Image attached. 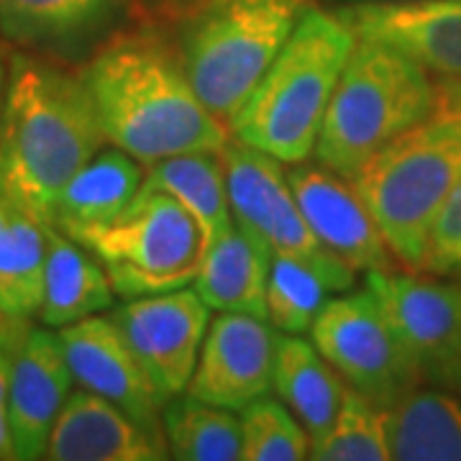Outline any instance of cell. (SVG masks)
Segmentation results:
<instances>
[{
  "label": "cell",
  "instance_id": "obj_34",
  "mask_svg": "<svg viewBox=\"0 0 461 461\" xmlns=\"http://www.w3.org/2000/svg\"><path fill=\"white\" fill-rule=\"evenodd\" d=\"M11 326H14V321H8L5 315H0V336H3L5 330L11 329Z\"/></svg>",
  "mask_w": 461,
  "mask_h": 461
},
{
  "label": "cell",
  "instance_id": "obj_21",
  "mask_svg": "<svg viewBox=\"0 0 461 461\" xmlns=\"http://www.w3.org/2000/svg\"><path fill=\"white\" fill-rule=\"evenodd\" d=\"M272 390L303 423L313 444L333 423L348 384L313 341L280 333Z\"/></svg>",
  "mask_w": 461,
  "mask_h": 461
},
{
  "label": "cell",
  "instance_id": "obj_8",
  "mask_svg": "<svg viewBox=\"0 0 461 461\" xmlns=\"http://www.w3.org/2000/svg\"><path fill=\"white\" fill-rule=\"evenodd\" d=\"M221 154L233 223L272 254L311 262L329 277L336 293H348L357 282V269L321 247L297 205L285 162L233 136Z\"/></svg>",
  "mask_w": 461,
  "mask_h": 461
},
{
  "label": "cell",
  "instance_id": "obj_29",
  "mask_svg": "<svg viewBox=\"0 0 461 461\" xmlns=\"http://www.w3.org/2000/svg\"><path fill=\"white\" fill-rule=\"evenodd\" d=\"M241 459H311V436L280 397L262 395L241 408Z\"/></svg>",
  "mask_w": 461,
  "mask_h": 461
},
{
  "label": "cell",
  "instance_id": "obj_1",
  "mask_svg": "<svg viewBox=\"0 0 461 461\" xmlns=\"http://www.w3.org/2000/svg\"><path fill=\"white\" fill-rule=\"evenodd\" d=\"M105 144L80 72L32 51L8 54L0 105V195L50 226L67 182Z\"/></svg>",
  "mask_w": 461,
  "mask_h": 461
},
{
  "label": "cell",
  "instance_id": "obj_16",
  "mask_svg": "<svg viewBox=\"0 0 461 461\" xmlns=\"http://www.w3.org/2000/svg\"><path fill=\"white\" fill-rule=\"evenodd\" d=\"M362 39L405 51L430 75L461 80V0H384L339 5Z\"/></svg>",
  "mask_w": 461,
  "mask_h": 461
},
{
  "label": "cell",
  "instance_id": "obj_23",
  "mask_svg": "<svg viewBox=\"0 0 461 461\" xmlns=\"http://www.w3.org/2000/svg\"><path fill=\"white\" fill-rule=\"evenodd\" d=\"M47 223L0 195V315L29 323L39 313L47 262Z\"/></svg>",
  "mask_w": 461,
  "mask_h": 461
},
{
  "label": "cell",
  "instance_id": "obj_30",
  "mask_svg": "<svg viewBox=\"0 0 461 461\" xmlns=\"http://www.w3.org/2000/svg\"><path fill=\"white\" fill-rule=\"evenodd\" d=\"M423 272L461 280V182L446 195L430 221Z\"/></svg>",
  "mask_w": 461,
  "mask_h": 461
},
{
  "label": "cell",
  "instance_id": "obj_31",
  "mask_svg": "<svg viewBox=\"0 0 461 461\" xmlns=\"http://www.w3.org/2000/svg\"><path fill=\"white\" fill-rule=\"evenodd\" d=\"M23 323H14L0 336V459H16L14 454V438H11V423H8V393H11V364H14V348Z\"/></svg>",
  "mask_w": 461,
  "mask_h": 461
},
{
  "label": "cell",
  "instance_id": "obj_15",
  "mask_svg": "<svg viewBox=\"0 0 461 461\" xmlns=\"http://www.w3.org/2000/svg\"><path fill=\"white\" fill-rule=\"evenodd\" d=\"M72 372L59 336L21 326L11 364L8 423L18 461L47 459V446L59 411L72 393Z\"/></svg>",
  "mask_w": 461,
  "mask_h": 461
},
{
  "label": "cell",
  "instance_id": "obj_28",
  "mask_svg": "<svg viewBox=\"0 0 461 461\" xmlns=\"http://www.w3.org/2000/svg\"><path fill=\"white\" fill-rule=\"evenodd\" d=\"M315 461H387V408L366 400L357 390H346L344 402L329 430L311 444Z\"/></svg>",
  "mask_w": 461,
  "mask_h": 461
},
{
  "label": "cell",
  "instance_id": "obj_27",
  "mask_svg": "<svg viewBox=\"0 0 461 461\" xmlns=\"http://www.w3.org/2000/svg\"><path fill=\"white\" fill-rule=\"evenodd\" d=\"M330 293L336 290L318 267L297 257L272 254L267 280V321L280 333H311Z\"/></svg>",
  "mask_w": 461,
  "mask_h": 461
},
{
  "label": "cell",
  "instance_id": "obj_13",
  "mask_svg": "<svg viewBox=\"0 0 461 461\" xmlns=\"http://www.w3.org/2000/svg\"><path fill=\"white\" fill-rule=\"evenodd\" d=\"M57 336L69 372L83 390L111 400L121 411L129 412L141 429L165 441L162 402L111 313H95L69 323L65 329H57Z\"/></svg>",
  "mask_w": 461,
  "mask_h": 461
},
{
  "label": "cell",
  "instance_id": "obj_11",
  "mask_svg": "<svg viewBox=\"0 0 461 461\" xmlns=\"http://www.w3.org/2000/svg\"><path fill=\"white\" fill-rule=\"evenodd\" d=\"M111 318L131 346L154 393L165 402L187 393L211 326V308L193 287L129 297Z\"/></svg>",
  "mask_w": 461,
  "mask_h": 461
},
{
  "label": "cell",
  "instance_id": "obj_19",
  "mask_svg": "<svg viewBox=\"0 0 461 461\" xmlns=\"http://www.w3.org/2000/svg\"><path fill=\"white\" fill-rule=\"evenodd\" d=\"M115 290L100 259L59 229H47L44 290L36 318L47 329H65L113 308Z\"/></svg>",
  "mask_w": 461,
  "mask_h": 461
},
{
  "label": "cell",
  "instance_id": "obj_14",
  "mask_svg": "<svg viewBox=\"0 0 461 461\" xmlns=\"http://www.w3.org/2000/svg\"><path fill=\"white\" fill-rule=\"evenodd\" d=\"M287 180L321 247L357 272L393 269V251L354 182L318 162L287 167Z\"/></svg>",
  "mask_w": 461,
  "mask_h": 461
},
{
  "label": "cell",
  "instance_id": "obj_9",
  "mask_svg": "<svg viewBox=\"0 0 461 461\" xmlns=\"http://www.w3.org/2000/svg\"><path fill=\"white\" fill-rule=\"evenodd\" d=\"M311 339L346 384L379 408L423 384L369 290L330 297Z\"/></svg>",
  "mask_w": 461,
  "mask_h": 461
},
{
  "label": "cell",
  "instance_id": "obj_6",
  "mask_svg": "<svg viewBox=\"0 0 461 461\" xmlns=\"http://www.w3.org/2000/svg\"><path fill=\"white\" fill-rule=\"evenodd\" d=\"M311 0H198L180 26L177 59L205 108L229 129Z\"/></svg>",
  "mask_w": 461,
  "mask_h": 461
},
{
  "label": "cell",
  "instance_id": "obj_24",
  "mask_svg": "<svg viewBox=\"0 0 461 461\" xmlns=\"http://www.w3.org/2000/svg\"><path fill=\"white\" fill-rule=\"evenodd\" d=\"M118 0H0V33L26 50L77 47L113 16Z\"/></svg>",
  "mask_w": 461,
  "mask_h": 461
},
{
  "label": "cell",
  "instance_id": "obj_12",
  "mask_svg": "<svg viewBox=\"0 0 461 461\" xmlns=\"http://www.w3.org/2000/svg\"><path fill=\"white\" fill-rule=\"evenodd\" d=\"M280 330L247 313H218L208 326L187 395L241 411L275 382Z\"/></svg>",
  "mask_w": 461,
  "mask_h": 461
},
{
  "label": "cell",
  "instance_id": "obj_10",
  "mask_svg": "<svg viewBox=\"0 0 461 461\" xmlns=\"http://www.w3.org/2000/svg\"><path fill=\"white\" fill-rule=\"evenodd\" d=\"M364 287L379 303L420 382L461 393V282L377 269L366 272Z\"/></svg>",
  "mask_w": 461,
  "mask_h": 461
},
{
  "label": "cell",
  "instance_id": "obj_25",
  "mask_svg": "<svg viewBox=\"0 0 461 461\" xmlns=\"http://www.w3.org/2000/svg\"><path fill=\"white\" fill-rule=\"evenodd\" d=\"M141 187L182 203L205 226L211 244L233 226L221 151H185L159 159L144 169Z\"/></svg>",
  "mask_w": 461,
  "mask_h": 461
},
{
  "label": "cell",
  "instance_id": "obj_33",
  "mask_svg": "<svg viewBox=\"0 0 461 461\" xmlns=\"http://www.w3.org/2000/svg\"><path fill=\"white\" fill-rule=\"evenodd\" d=\"M336 5H357V3H384V0H330Z\"/></svg>",
  "mask_w": 461,
  "mask_h": 461
},
{
  "label": "cell",
  "instance_id": "obj_3",
  "mask_svg": "<svg viewBox=\"0 0 461 461\" xmlns=\"http://www.w3.org/2000/svg\"><path fill=\"white\" fill-rule=\"evenodd\" d=\"M357 33L336 11L311 5L229 123L233 139L285 165L313 157Z\"/></svg>",
  "mask_w": 461,
  "mask_h": 461
},
{
  "label": "cell",
  "instance_id": "obj_2",
  "mask_svg": "<svg viewBox=\"0 0 461 461\" xmlns=\"http://www.w3.org/2000/svg\"><path fill=\"white\" fill-rule=\"evenodd\" d=\"M111 147L149 167L185 151H223L229 129L200 100L177 51L151 36H121L80 69Z\"/></svg>",
  "mask_w": 461,
  "mask_h": 461
},
{
  "label": "cell",
  "instance_id": "obj_20",
  "mask_svg": "<svg viewBox=\"0 0 461 461\" xmlns=\"http://www.w3.org/2000/svg\"><path fill=\"white\" fill-rule=\"evenodd\" d=\"M272 251L236 223L215 239L193 290L218 313H247L267 321V280Z\"/></svg>",
  "mask_w": 461,
  "mask_h": 461
},
{
  "label": "cell",
  "instance_id": "obj_17",
  "mask_svg": "<svg viewBox=\"0 0 461 461\" xmlns=\"http://www.w3.org/2000/svg\"><path fill=\"white\" fill-rule=\"evenodd\" d=\"M167 444L141 429L111 400L72 390L54 423L47 446L51 461H159Z\"/></svg>",
  "mask_w": 461,
  "mask_h": 461
},
{
  "label": "cell",
  "instance_id": "obj_18",
  "mask_svg": "<svg viewBox=\"0 0 461 461\" xmlns=\"http://www.w3.org/2000/svg\"><path fill=\"white\" fill-rule=\"evenodd\" d=\"M144 185V165L118 147H103L85 162L54 203L51 223L67 236L100 229L129 208Z\"/></svg>",
  "mask_w": 461,
  "mask_h": 461
},
{
  "label": "cell",
  "instance_id": "obj_32",
  "mask_svg": "<svg viewBox=\"0 0 461 461\" xmlns=\"http://www.w3.org/2000/svg\"><path fill=\"white\" fill-rule=\"evenodd\" d=\"M5 77H8V54L0 47V105H3V93H5Z\"/></svg>",
  "mask_w": 461,
  "mask_h": 461
},
{
  "label": "cell",
  "instance_id": "obj_22",
  "mask_svg": "<svg viewBox=\"0 0 461 461\" xmlns=\"http://www.w3.org/2000/svg\"><path fill=\"white\" fill-rule=\"evenodd\" d=\"M387 438L397 461H461V393L411 390L387 408Z\"/></svg>",
  "mask_w": 461,
  "mask_h": 461
},
{
  "label": "cell",
  "instance_id": "obj_7",
  "mask_svg": "<svg viewBox=\"0 0 461 461\" xmlns=\"http://www.w3.org/2000/svg\"><path fill=\"white\" fill-rule=\"evenodd\" d=\"M75 241L98 257L123 300L193 287L211 249V236L195 215L147 187L118 218Z\"/></svg>",
  "mask_w": 461,
  "mask_h": 461
},
{
  "label": "cell",
  "instance_id": "obj_5",
  "mask_svg": "<svg viewBox=\"0 0 461 461\" xmlns=\"http://www.w3.org/2000/svg\"><path fill=\"white\" fill-rule=\"evenodd\" d=\"M430 72L405 51L357 36L333 90L315 162L354 180L379 151L429 113Z\"/></svg>",
  "mask_w": 461,
  "mask_h": 461
},
{
  "label": "cell",
  "instance_id": "obj_26",
  "mask_svg": "<svg viewBox=\"0 0 461 461\" xmlns=\"http://www.w3.org/2000/svg\"><path fill=\"white\" fill-rule=\"evenodd\" d=\"M167 454L180 461L241 459V418L229 408L177 395L162 408Z\"/></svg>",
  "mask_w": 461,
  "mask_h": 461
},
{
  "label": "cell",
  "instance_id": "obj_4",
  "mask_svg": "<svg viewBox=\"0 0 461 461\" xmlns=\"http://www.w3.org/2000/svg\"><path fill=\"white\" fill-rule=\"evenodd\" d=\"M397 262L420 269L430 221L461 182V80L438 77L430 111L354 177Z\"/></svg>",
  "mask_w": 461,
  "mask_h": 461
}]
</instances>
